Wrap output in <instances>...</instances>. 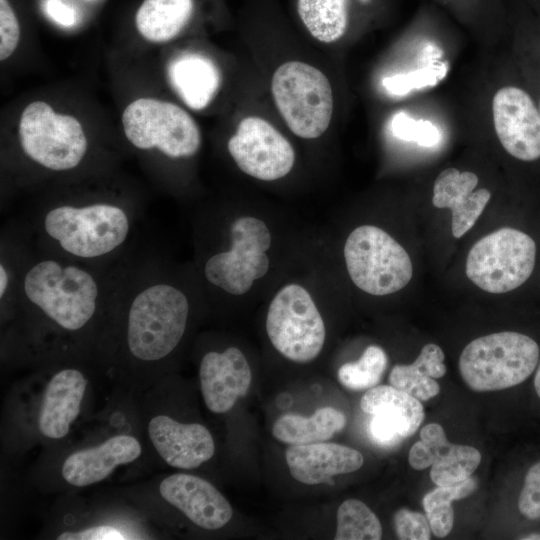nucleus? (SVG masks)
I'll use <instances>...</instances> for the list:
<instances>
[{
    "label": "nucleus",
    "mask_w": 540,
    "mask_h": 540,
    "mask_svg": "<svg viewBox=\"0 0 540 540\" xmlns=\"http://www.w3.org/2000/svg\"><path fill=\"white\" fill-rule=\"evenodd\" d=\"M189 315L186 295L177 287L152 282L131 300L127 321L130 353L142 361L169 355L181 341Z\"/></svg>",
    "instance_id": "3"
},
{
    "label": "nucleus",
    "mask_w": 540,
    "mask_h": 540,
    "mask_svg": "<svg viewBox=\"0 0 540 540\" xmlns=\"http://www.w3.org/2000/svg\"><path fill=\"white\" fill-rule=\"evenodd\" d=\"M408 461L415 470L431 466L430 478L437 486H452L472 476L481 454L472 446L449 442L443 427L430 423L421 429L420 440L411 447Z\"/></svg>",
    "instance_id": "14"
},
{
    "label": "nucleus",
    "mask_w": 540,
    "mask_h": 540,
    "mask_svg": "<svg viewBox=\"0 0 540 540\" xmlns=\"http://www.w3.org/2000/svg\"><path fill=\"white\" fill-rule=\"evenodd\" d=\"M125 209L106 202L59 205L46 212L43 230L62 252L78 259H97L115 252L129 236Z\"/></svg>",
    "instance_id": "2"
},
{
    "label": "nucleus",
    "mask_w": 540,
    "mask_h": 540,
    "mask_svg": "<svg viewBox=\"0 0 540 540\" xmlns=\"http://www.w3.org/2000/svg\"><path fill=\"white\" fill-rule=\"evenodd\" d=\"M58 540H123L127 537L110 526H97L78 532H64L57 537Z\"/></svg>",
    "instance_id": "36"
},
{
    "label": "nucleus",
    "mask_w": 540,
    "mask_h": 540,
    "mask_svg": "<svg viewBox=\"0 0 540 540\" xmlns=\"http://www.w3.org/2000/svg\"><path fill=\"white\" fill-rule=\"evenodd\" d=\"M159 491L167 502L201 528H222L232 517V507L227 499L200 477L185 473L170 475L162 480Z\"/></svg>",
    "instance_id": "17"
},
{
    "label": "nucleus",
    "mask_w": 540,
    "mask_h": 540,
    "mask_svg": "<svg viewBox=\"0 0 540 540\" xmlns=\"http://www.w3.org/2000/svg\"><path fill=\"white\" fill-rule=\"evenodd\" d=\"M496 135L513 158L522 162L540 159V112L526 89L507 85L500 88L492 101Z\"/></svg>",
    "instance_id": "13"
},
{
    "label": "nucleus",
    "mask_w": 540,
    "mask_h": 540,
    "mask_svg": "<svg viewBox=\"0 0 540 540\" xmlns=\"http://www.w3.org/2000/svg\"><path fill=\"white\" fill-rule=\"evenodd\" d=\"M396 535L401 540H429L431 528L426 515L406 508L394 514Z\"/></svg>",
    "instance_id": "33"
},
{
    "label": "nucleus",
    "mask_w": 540,
    "mask_h": 540,
    "mask_svg": "<svg viewBox=\"0 0 540 540\" xmlns=\"http://www.w3.org/2000/svg\"><path fill=\"white\" fill-rule=\"evenodd\" d=\"M227 147L242 172L263 181L286 176L295 162V152L287 138L270 122L257 116L240 121Z\"/></svg>",
    "instance_id": "12"
},
{
    "label": "nucleus",
    "mask_w": 540,
    "mask_h": 540,
    "mask_svg": "<svg viewBox=\"0 0 540 540\" xmlns=\"http://www.w3.org/2000/svg\"><path fill=\"white\" fill-rule=\"evenodd\" d=\"M523 540H540V534H529L525 537H522Z\"/></svg>",
    "instance_id": "41"
},
{
    "label": "nucleus",
    "mask_w": 540,
    "mask_h": 540,
    "mask_svg": "<svg viewBox=\"0 0 540 540\" xmlns=\"http://www.w3.org/2000/svg\"><path fill=\"white\" fill-rule=\"evenodd\" d=\"M381 538V523L365 503L357 499H348L339 506L335 540H379Z\"/></svg>",
    "instance_id": "29"
},
{
    "label": "nucleus",
    "mask_w": 540,
    "mask_h": 540,
    "mask_svg": "<svg viewBox=\"0 0 540 540\" xmlns=\"http://www.w3.org/2000/svg\"><path fill=\"white\" fill-rule=\"evenodd\" d=\"M346 425L345 415L333 408L322 407L313 415L285 414L272 429L273 436L286 444L302 445L330 439Z\"/></svg>",
    "instance_id": "26"
},
{
    "label": "nucleus",
    "mask_w": 540,
    "mask_h": 540,
    "mask_svg": "<svg viewBox=\"0 0 540 540\" xmlns=\"http://www.w3.org/2000/svg\"><path fill=\"white\" fill-rule=\"evenodd\" d=\"M478 486L475 477L452 486H438L428 492L422 500L432 533L437 537L447 536L454 525L452 502L471 495Z\"/></svg>",
    "instance_id": "28"
},
{
    "label": "nucleus",
    "mask_w": 540,
    "mask_h": 540,
    "mask_svg": "<svg viewBox=\"0 0 540 540\" xmlns=\"http://www.w3.org/2000/svg\"><path fill=\"white\" fill-rule=\"evenodd\" d=\"M534 388H535V391H536L537 395L540 398V362H539V365L537 367V370H536V373H535V376H534Z\"/></svg>",
    "instance_id": "39"
},
{
    "label": "nucleus",
    "mask_w": 540,
    "mask_h": 540,
    "mask_svg": "<svg viewBox=\"0 0 540 540\" xmlns=\"http://www.w3.org/2000/svg\"><path fill=\"white\" fill-rule=\"evenodd\" d=\"M193 11L194 0H144L137 10L135 25L144 39L167 42L183 31Z\"/></svg>",
    "instance_id": "25"
},
{
    "label": "nucleus",
    "mask_w": 540,
    "mask_h": 540,
    "mask_svg": "<svg viewBox=\"0 0 540 540\" xmlns=\"http://www.w3.org/2000/svg\"><path fill=\"white\" fill-rule=\"evenodd\" d=\"M271 92L275 105L296 136L320 137L333 114V92L327 76L301 61H287L273 73Z\"/></svg>",
    "instance_id": "5"
},
{
    "label": "nucleus",
    "mask_w": 540,
    "mask_h": 540,
    "mask_svg": "<svg viewBox=\"0 0 540 540\" xmlns=\"http://www.w3.org/2000/svg\"><path fill=\"white\" fill-rule=\"evenodd\" d=\"M20 40L18 18L8 0H0V60L9 58Z\"/></svg>",
    "instance_id": "35"
},
{
    "label": "nucleus",
    "mask_w": 540,
    "mask_h": 540,
    "mask_svg": "<svg viewBox=\"0 0 540 540\" xmlns=\"http://www.w3.org/2000/svg\"><path fill=\"white\" fill-rule=\"evenodd\" d=\"M285 459L291 476L307 485L329 481L333 476L360 469L364 458L358 450L332 442L291 445Z\"/></svg>",
    "instance_id": "19"
},
{
    "label": "nucleus",
    "mask_w": 540,
    "mask_h": 540,
    "mask_svg": "<svg viewBox=\"0 0 540 540\" xmlns=\"http://www.w3.org/2000/svg\"><path fill=\"white\" fill-rule=\"evenodd\" d=\"M141 451L136 438L117 435L68 456L62 466V476L73 486H88L105 479L117 466L133 462Z\"/></svg>",
    "instance_id": "21"
},
{
    "label": "nucleus",
    "mask_w": 540,
    "mask_h": 540,
    "mask_svg": "<svg viewBox=\"0 0 540 540\" xmlns=\"http://www.w3.org/2000/svg\"><path fill=\"white\" fill-rule=\"evenodd\" d=\"M344 258L353 283L371 295L395 293L413 275L406 250L387 232L372 225L359 226L350 233Z\"/></svg>",
    "instance_id": "6"
},
{
    "label": "nucleus",
    "mask_w": 540,
    "mask_h": 540,
    "mask_svg": "<svg viewBox=\"0 0 540 540\" xmlns=\"http://www.w3.org/2000/svg\"><path fill=\"white\" fill-rule=\"evenodd\" d=\"M478 177L469 171L447 168L439 173L433 185L432 203L452 212V234L462 237L470 230L491 198L485 188L476 191Z\"/></svg>",
    "instance_id": "20"
},
{
    "label": "nucleus",
    "mask_w": 540,
    "mask_h": 540,
    "mask_svg": "<svg viewBox=\"0 0 540 540\" xmlns=\"http://www.w3.org/2000/svg\"><path fill=\"white\" fill-rule=\"evenodd\" d=\"M199 377L207 408L222 414L231 410L237 400L247 394L252 372L241 350L229 347L221 353H206L201 360Z\"/></svg>",
    "instance_id": "16"
},
{
    "label": "nucleus",
    "mask_w": 540,
    "mask_h": 540,
    "mask_svg": "<svg viewBox=\"0 0 540 540\" xmlns=\"http://www.w3.org/2000/svg\"><path fill=\"white\" fill-rule=\"evenodd\" d=\"M444 359L443 350L434 343H428L412 364L392 368L389 383L420 401H428L440 392L435 379L446 374Z\"/></svg>",
    "instance_id": "24"
},
{
    "label": "nucleus",
    "mask_w": 540,
    "mask_h": 540,
    "mask_svg": "<svg viewBox=\"0 0 540 540\" xmlns=\"http://www.w3.org/2000/svg\"><path fill=\"white\" fill-rule=\"evenodd\" d=\"M535 260L534 240L518 229L505 227L473 245L466 260V275L486 292L506 293L528 280Z\"/></svg>",
    "instance_id": "8"
},
{
    "label": "nucleus",
    "mask_w": 540,
    "mask_h": 540,
    "mask_svg": "<svg viewBox=\"0 0 540 540\" xmlns=\"http://www.w3.org/2000/svg\"><path fill=\"white\" fill-rule=\"evenodd\" d=\"M448 66L436 61L407 74L394 75L383 79L385 89L394 95H404L414 89L434 86L446 75Z\"/></svg>",
    "instance_id": "31"
},
{
    "label": "nucleus",
    "mask_w": 540,
    "mask_h": 540,
    "mask_svg": "<svg viewBox=\"0 0 540 540\" xmlns=\"http://www.w3.org/2000/svg\"><path fill=\"white\" fill-rule=\"evenodd\" d=\"M534 11L540 15V0H527Z\"/></svg>",
    "instance_id": "40"
},
{
    "label": "nucleus",
    "mask_w": 540,
    "mask_h": 540,
    "mask_svg": "<svg viewBox=\"0 0 540 540\" xmlns=\"http://www.w3.org/2000/svg\"><path fill=\"white\" fill-rule=\"evenodd\" d=\"M387 355L376 345L368 346L356 362L343 364L337 373L341 385L353 391L371 389L380 382L386 367Z\"/></svg>",
    "instance_id": "30"
},
{
    "label": "nucleus",
    "mask_w": 540,
    "mask_h": 540,
    "mask_svg": "<svg viewBox=\"0 0 540 540\" xmlns=\"http://www.w3.org/2000/svg\"><path fill=\"white\" fill-rule=\"evenodd\" d=\"M297 12L313 38L333 43L347 31L350 0H297Z\"/></svg>",
    "instance_id": "27"
},
{
    "label": "nucleus",
    "mask_w": 540,
    "mask_h": 540,
    "mask_svg": "<svg viewBox=\"0 0 540 540\" xmlns=\"http://www.w3.org/2000/svg\"><path fill=\"white\" fill-rule=\"evenodd\" d=\"M266 331L274 348L297 363L314 360L326 335L323 318L311 295L297 284L284 286L272 299Z\"/></svg>",
    "instance_id": "10"
},
{
    "label": "nucleus",
    "mask_w": 540,
    "mask_h": 540,
    "mask_svg": "<svg viewBox=\"0 0 540 540\" xmlns=\"http://www.w3.org/2000/svg\"><path fill=\"white\" fill-rule=\"evenodd\" d=\"M539 346L531 337L512 331L474 339L461 352L459 371L476 392L507 389L524 382L535 370Z\"/></svg>",
    "instance_id": "4"
},
{
    "label": "nucleus",
    "mask_w": 540,
    "mask_h": 540,
    "mask_svg": "<svg viewBox=\"0 0 540 540\" xmlns=\"http://www.w3.org/2000/svg\"><path fill=\"white\" fill-rule=\"evenodd\" d=\"M10 284V275L6 265L1 262L0 264V298L1 300L7 294Z\"/></svg>",
    "instance_id": "38"
},
{
    "label": "nucleus",
    "mask_w": 540,
    "mask_h": 540,
    "mask_svg": "<svg viewBox=\"0 0 540 540\" xmlns=\"http://www.w3.org/2000/svg\"><path fill=\"white\" fill-rule=\"evenodd\" d=\"M392 134L401 140L432 147L440 141L439 129L430 121L415 120L404 113H397L391 120Z\"/></svg>",
    "instance_id": "32"
},
{
    "label": "nucleus",
    "mask_w": 540,
    "mask_h": 540,
    "mask_svg": "<svg viewBox=\"0 0 540 540\" xmlns=\"http://www.w3.org/2000/svg\"><path fill=\"white\" fill-rule=\"evenodd\" d=\"M22 292L29 303L61 328L76 331L92 319L100 286L85 268L51 258L39 260L26 270Z\"/></svg>",
    "instance_id": "1"
},
{
    "label": "nucleus",
    "mask_w": 540,
    "mask_h": 540,
    "mask_svg": "<svg viewBox=\"0 0 540 540\" xmlns=\"http://www.w3.org/2000/svg\"><path fill=\"white\" fill-rule=\"evenodd\" d=\"M122 125L129 142L138 149H158L169 158L195 155L201 133L194 119L180 106L155 98H139L123 111Z\"/></svg>",
    "instance_id": "7"
},
{
    "label": "nucleus",
    "mask_w": 540,
    "mask_h": 540,
    "mask_svg": "<svg viewBox=\"0 0 540 540\" xmlns=\"http://www.w3.org/2000/svg\"><path fill=\"white\" fill-rule=\"evenodd\" d=\"M230 235L231 248L212 255L205 263L204 274L212 285L229 294L242 295L269 269L266 251L271 235L263 221L250 216L237 218Z\"/></svg>",
    "instance_id": "11"
},
{
    "label": "nucleus",
    "mask_w": 540,
    "mask_h": 540,
    "mask_svg": "<svg viewBox=\"0 0 540 540\" xmlns=\"http://www.w3.org/2000/svg\"><path fill=\"white\" fill-rule=\"evenodd\" d=\"M148 434L158 454L172 467L194 469L215 451L213 437L205 426L180 423L167 415L153 417Z\"/></svg>",
    "instance_id": "18"
},
{
    "label": "nucleus",
    "mask_w": 540,
    "mask_h": 540,
    "mask_svg": "<svg viewBox=\"0 0 540 540\" xmlns=\"http://www.w3.org/2000/svg\"><path fill=\"white\" fill-rule=\"evenodd\" d=\"M168 76L173 89L193 110L206 108L221 86V73L209 58L186 53L171 61Z\"/></svg>",
    "instance_id": "23"
},
{
    "label": "nucleus",
    "mask_w": 540,
    "mask_h": 540,
    "mask_svg": "<svg viewBox=\"0 0 540 540\" xmlns=\"http://www.w3.org/2000/svg\"><path fill=\"white\" fill-rule=\"evenodd\" d=\"M518 509L527 519H540V461L526 473L518 498Z\"/></svg>",
    "instance_id": "34"
},
{
    "label": "nucleus",
    "mask_w": 540,
    "mask_h": 540,
    "mask_svg": "<svg viewBox=\"0 0 540 540\" xmlns=\"http://www.w3.org/2000/svg\"><path fill=\"white\" fill-rule=\"evenodd\" d=\"M18 135L26 156L53 171L75 168L87 152L88 142L80 122L73 116L56 113L44 101L26 106Z\"/></svg>",
    "instance_id": "9"
},
{
    "label": "nucleus",
    "mask_w": 540,
    "mask_h": 540,
    "mask_svg": "<svg viewBox=\"0 0 540 540\" xmlns=\"http://www.w3.org/2000/svg\"><path fill=\"white\" fill-rule=\"evenodd\" d=\"M87 380L76 369H64L49 381L40 410V432L51 439L63 438L80 412Z\"/></svg>",
    "instance_id": "22"
},
{
    "label": "nucleus",
    "mask_w": 540,
    "mask_h": 540,
    "mask_svg": "<svg viewBox=\"0 0 540 540\" xmlns=\"http://www.w3.org/2000/svg\"><path fill=\"white\" fill-rule=\"evenodd\" d=\"M49 15L64 26L73 25L75 22L74 10L60 0H50L47 4Z\"/></svg>",
    "instance_id": "37"
},
{
    "label": "nucleus",
    "mask_w": 540,
    "mask_h": 540,
    "mask_svg": "<svg viewBox=\"0 0 540 540\" xmlns=\"http://www.w3.org/2000/svg\"><path fill=\"white\" fill-rule=\"evenodd\" d=\"M361 409L372 415L369 430L381 446L392 447L413 435L424 420L421 401L392 385H379L362 396Z\"/></svg>",
    "instance_id": "15"
}]
</instances>
